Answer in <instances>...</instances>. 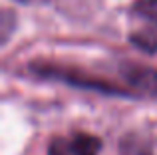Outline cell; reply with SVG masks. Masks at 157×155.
Listing matches in <instances>:
<instances>
[{
  "label": "cell",
  "mask_w": 157,
  "mask_h": 155,
  "mask_svg": "<svg viewBox=\"0 0 157 155\" xmlns=\"http://www.w3.org/2000/svg\"><path fill=\"white\" fill-rule=\"evenodd\" d=\"M36 74L46 76V78H58V80H64L72 85H80V88H90V89H100V92H107V93H123L121 88L113 84H105L101 80H96L92 76H86L82 72H70L64 68H52V66H44V68H34Z\"/></svg>",
  "instance_id": "1"
},
{
  "label": "cell",
  "mask_w": 157,
  "mask_h": 155,
  "mask_svg": "<svg viewBox=\"0 0 157 155\" xmlns=\"http://www.w3.org/2000/svg\"><path fill=\"white\" fill-rule=\"evenodd\" d=\"M101 141L88 133H76L70 139H54L48 147V155H98Z\"/></svg>",
  "instance_id": "2"
},
{
  "label": "cell",
  "mask_w": 157,
  "mask_h": 155,
  "mask_svg": "<svg viewBox=\"0 0 157 155\" xmlns=\"http://www.w3.org/2000/svg\"><path fill=\"white\" fill-rule=\"evenodd\" d=\"M133 10H135L137 16L149 20L151 24L157 26V0H139L133 6Z\"/></svg>",
  "instance_id": "4"
},
{
  "label": "cell",
  "mask_w": 157,
  "mask_h": 155,
  "mask_svg": "<svg viewBox=\"0 0 157 155\" xmlns=\"http://www.w3.org/2000/svg\"><path fill=\"white\" fill-rule=\"evenodd\" d=\"M131 42H133L137 48L145 50V52H155L157 50V40L153 36H149V34H139V36L135 34V36H131Z\"/></svg>",
  "instance_id": "5"
},
{
  "label": "cell",
  "mask_w": 157,
  "mask_h": 155,
  "mask_svg": "<svg viewBox=\"0 0 157 155\" xmlns=\"http://www.w3.org/2000/svg\"><path fill=\"white\" fill-rule=\"evenodd\" d=\"M121 78L127 81L131 89L145 96L157 97V70L139 64H123L121 66Z\"/></svg>",
  "instance_id": "3"
}]
</instances>
